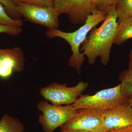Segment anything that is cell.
<instances>
[{
	"mask_svg": "<svg viewBox=\"0 0 132 132\" xmlns=\"http://www.w3.org/2000/svg\"><path fill=\"white\" fill-rule=\"evenodd\" d=\"M38 108L42 113L39 116V122L45 132H53L73 118L77 111L72 105H55L43 101L39 102Z\"/></svg>",
	"mask_w": 132,
	"mask_h": 132,
	"instance_id": "277c9868",
	"label": "cell"
},
{
	"mask_svg": "<svg viewBox=\"0 0 132 132\" xmlns=\"http://www.w3.org/2000/svg\"><path fill=\"white\" fill-rule=\"evenodd\" d=\"M127 101L129 103V104H130V105L131 107L132 108V97L127 99Z\"/></svg>",
	"mask_w": 132,
	"mask_h": 132,
	"instance_id": "603a6c76",
	"label": "cell"
},
{
	"mask_svg": "<svg viewBox=\"0 0 132 132\" xmlns=\"http://www.w3.org/2000/svg\"><path fill=\"white\" fill-rule=\"evenodd\" d=\"M65 132H88L84 130H66L64 131Z\"/></svg>",
	"mask_w": 132,
	"mask_h": 132,
	"instance_id": "7402d4cb",
	"label": "cell"
},
{
	"mask_svg": "<svg viewBox=\"0 0 132 132\" xmlns=\"http://www.w3.org/2000/svg\"><path fill=\"white\" fill-rule=\"evenodd\" d=\"M120 74L119 79L121 82V90L127 99L132 97V65Z\"/></svg>",
	"mask_w": 132,
	"mask_h": 132,
	"instance_id": "7c38bea8",
	"label": "cell"
},
{
	"mask_svg": "<svg viewBox=\"0 0 132 132\" xmlns=\"http://www.w3.org/2000/svg\"><path fill=\"white\" fill-rule=\"evenodd\" d=\"M88 86L87 82L80 81L73 87H68L66 84L52 83L40 89V95L55 105L73 104Z\"/></svg>",
	"mask_w": 132,
	"mask_h": 132,
	"instance_id": "5b68a950",
	"label": "cell"
},
{
	"mask_svg": "<svg viewBox=\"0 0 132 132\" xmlns=\"http://www.w3.org/2000/svg\"><path fill=\"white\" fill-rule=\"evenodd\" d=\"M93 132H106L103 131V130H101V131H96Z\"/></svg>",
	"mask_w": 132,
	"mask_h": 132,
	"instance_id": "d4e9b609",
	"label": "cell"
},
{
	"mask_svg": "<svg viewBox=\"0 0 132 132\" xmlns=\"http://www.w3.org/2000/svg\"><path fill=\"white\" fill-rule=\"evenodd\" d=\"M54 7L59 14L67 15L73 24H84L96 10L93 0H55Z\"/></svg>",
	"mask_w": 132,
	"mask_h": 132,
	"instance_id": "ba28073f",
	"label": "cell"
},
{
	"mask_svg": "<svg viewBox=\"0 0 132 132\" xmlns=\"http://www.w3.org/2000/svg\"><path fill=\"white\" fill-rule=\"evenodd\" d=\"M0 24L5 26L21 27L23 25L22 19L15 20L9 15L3 5L0 3Z\"/></svg>",
	"mask_w": 132,
	"mask_h": 132,
	"instance_id": "5bb4252c",
	"label": "cell"
},
{
	"mask_svg": "<svg viewBox=\"0 0 132 132\" xmlns=\"http://www.w3.org/2000/svg\"><path fill=\"white\" fill-rule=\"evenodd\" d=\"M55 0H24L23 2L30 5L43 7L54 6Z\"/></svg>",
	"mask_w": 132,
	"mask_h": 132,
	"instance_id": "ac0fdd59",
	"label": "cell"
},
{
	"mask_svg": "<svg viewBox=\"0 0 132 132\" xmlns=\"http://www.w3.org/2000/svg\"><path fill=\"white\" fill-rule=\"evenodd\" d=\"M12 1L16 5L18 3H20L23 2L24 0H12Z\"/></svg>",
	"mask_w": 132,
	"mask_h": 132,
	"instance_id": "cb8c5ba5",
	"label": "cell"
},
{
	"mask_svg": "<svg viewBox=\"0 0 132 132\" xmlns=\"http://www.w3.org/2000/svg\"><path fill=\"white\" fill-rule=\"evenodd\" d=\"M60 132H65L64 131H61Z\"/></svg>",
	"mask_w": 132,
	"mask_h": 132,
	"instance_id": "484cf974",
	"label": "cell"
},
{
	"mask_svg": "<svg viewBox=\"0 0 132 132\" xmlns=\"http://www.w3.org/2000/svg\"><path fill=\"white\" fill-rule=\"evenodd\" d=\"M118 20L114 43L120 45L127 40L132 38V16Z\"/></svg>",
	"mask_w": 132,
	"mask_h": 132,
	"instance_id": "30bf717a",
	"label": "cell"
},
{
	"mask_svg": "<svg viewBox=\"0 0 132 132\" xmlns=\"http://www.w3.org/2000/svg\"><path fill=\"white\" fill-rule=\"evenodd\" d=\"M132 65V49L130 51L129 56V64L128 67H130Z\"/></svg>",
	"mask_w": 132,
	"mask_h": 132,
	"instance_id": "44dd1931",
	"label": "cell"
},
{
	"mask_svg": "<svg viewBox=\"0 0 132 132\" xmlns=\"http://www.w3.org/2000/svg\"><path fill=\"white\" fill-rule=\"evenodd\" d=\"M16 6L20 14L29 21L44 26L47 29H58L60 15L54 6H40L24 2L18 3Z\"/></svg>",
	"mask_w": 132,
	"mask_h": 132,
	"instance_id": "8992f818",
	"label": "cell"
},
{
	"mask_svg": "<svg viewBox=\"0 0 132 132\" xmlns=\"http://www.w3.org/2000/svg\"><path fill=\"white\" fill-rule=\"evenodd\" d=\"M127 101L122 94L119 84L115 87L101 90L93 95L82 94L72 105L76 110L90 109L104 111Z\"/></svg>",
	"mask_w": 132,
	"mask_h": 132,
	"instance_id": "3957f363",
	"label": "cell"
},
{
	"mask_svg": "<svg viewBox=\"0 0 132 132\" xmlns=\"http://www.w3.org/2000/svg\"><path fill=\"white\" fill-rule=\"evenodd\" d=\"M13 50V48L6 49H0V67L2 66L5 59L10 54Z\"/></svg>",
	"mask_w": 132,
	"mask_h": 132,
	"instance_id": "d6986e66",
	"label": "cell"
},
{
	"mask_svg": "<svg viewBox=\"0 0 132 132\" xmlns=\"http://www.w3.org/2000/svg\"><path fill=\"white\" fill-rule=\"evenodd\" d=\"M107 13L95 10L88 16L86 21L79 28L74 32H69L57 29H47L46 33L48 38H60L68 43L71 47L72 55L69 59V65L72 67L79 74L85 60V55L80 51L82 42L92 29L104 21Z\"/></svg>",
	"mask_w": 132,
	"mask_h": 132,
	"instance_id": "7a4b0ae2",
	"label": "cell"
},
{
	"mask_svg": "<svg viewBox=\"0 0 132 132\" xmlns=\"http://www.w3.org/2000/svg\"><path fill=\"white\" fill-rule=\"evenodd\" d=\"M1 3L6 10L9 15L15 20H20L22 15L17 9L16 5L12 0H0Z\"/></svg>",
	"mask_w": 132,
	"mask_h": 132,
	"instance_id": "9a60e30c",
	"label": "cell"
},
{
	"mask_svg": "<svg viewBox=\"0 0 132 132\" xmlns=\"http://www.w3.org/2000/svg\"><path fill=\"white\" fill-rule=\"evenodd\" d=\"M108 132H132V126L122 129L112 130Z\"/></svg>",
	"mask_w": 132,
	"mask_h": 132,
	"instance_id": "ffe728a7",
	"label": "cell"
},
{
	"mask_svg": "<svg viewBox=\"0 0 132 132\" xmlns=\"http://www.w3.org/2000/svg\"><path fill=\"white\" fill-rule=\"evenodd\" d=\"M103 131L106 132L132 126V108L127 101L104 111Z\"/></svg>",
	"mask_w": 132,
	"mask_h": 132,
	"instance_id": "9c48e42d",
	"label": "cell"
},
{
	"mask_svg": "<svg viewBox=\"0 0 132 132\" xmlns=\"http://www.w3.org/2000/svg\"><path fill=\"white\" fill-rule=\"evenodd\" d=\"M115 6L109 10L101 26L91 30L81 46L80 51L90 65L94 64L99 57L103 65L109 62L118 24Z\"/></svg>",
	"mask_w": 132,
	"mask_h": 132,
	"instance_id": "6da1fadb",
	"label": "cell"
},
{
	"mask_svg": "<svg viewBox=\"0 0 132 132\" xmlns=\"http://www.w3.org/2000/svg\"><path fill=\"white\" fill-rule=\"evenodd\" d=\"M22 31L21 27L8 26L0 24V33H5L12 36H17Z\"/></svg>",
	"mask_w": 132,
	"mask_h": 132,
	"instance_id": "e0dca14e",
	"label": "cell"
},
{
	"mask_svg": "<svg viewBox=\"0 0 132 132\" xmlns=\"http://www.w3.org/2000/svg\"><path fill=\"white\" fill-rule=\"evenodd\" d=\"M104 111L83 109L77 110L75 116L61 127V131L84 130L88 132L103 131Z\"/></svg>",
	"mask_w": 132,
	"mask_h": 132,
	"instance_id": "52a82bcc",
	"label": "cell"
},
{
	"mask_svg": "<svg viewBox=\"0 0 132 132\" xmlns=\"http://www.w3.org/2000/svg\"><path fill=\"white\" fill-rule=\"evenodd\" d=\"M120 0H93L96 10L107 12L115 6Z\"/></svg>",
	"mask_w": 132,
	"mask_h": 132,
	"instance_id": "2e32d148",
	"label": "cell"
},
{
	"mask_svg": "<svg viewBox=\"0 0 132 132\" xmlns=\"http://www.w3.org/2000/svg\"><path fill=\"white\" fill-rule=\"evenodd\" d=\"M115 11L118 20L132 16V0H120L116 5Z\"/></svg>",
	"mask_w": 132,
	"mask_h": 132,
	"instance_id": "4fadbf2b",
	"label": "cell"
},
{
	"mask_svg": "<svg viewBox=\"0 0 132 132\" xmlns=\"http://www.w3.org/2000/svg\"><path fill=\"white\" fill-rule=\"evenodd\" d=\"M24 130L20 121L6 114L0 120V132H24Z\"/></svg>",
	"mask_w": 132,
	"mask_h": 132,
	"instance_id": "8fae6325",
	"label": "cell"
}]
</instances>
